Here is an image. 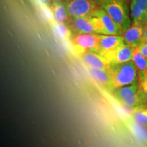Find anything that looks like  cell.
<instances>
[{
  "label": "cell",
  "instance_id": "52a82bcc",
  "mask_svg": "<svg viewBox=\"0 0 147 147\" xmlns=\"http://www.w3.org/2000/svg\"><path fill=\"white\" fill-rule=\"evenodd\" d=\"M100 54L106 59L110 65L124 63L132 61L133 47L124 43L113 50Z\"/></svg>",
  "mask_w": 147,
  "mask_h": 147
},
{
  "label": "cell",
  "instance_id": "d6986e66",
  "mask_svg": "<svg viewBox=\"0 0 147 147\" xmlns=\"http://www.w3.org/2000/svg\"><path fill=\"white\" fill-rule=\"evenodd\" d=\"M138 49L141 52V53L144 55L145 57L147 58V42L143 41L138 47Z\"/></svg>",
  "mask_w": 147,
  "mask_h": 147
},
{
  "label": "cell",
  "instance_id": "7402d4cb",
  "mask_svg": "<svg viewBox=\"0 0 147 147\" xmlns=\"http://www.w3.org/2000/svg\"><path fill=\"white\" fill-rule=\"evenodd\" d=\"M95 1H96V3H97H97H99V2H100V1H102V0H95Z\"/></svg>",
  "mask_w": 147,
  "mask_h": 147
},
{
  "label": "cell",
  "instance_id": "8992f818",
  "mask_svg": "<svg viewBox=\"0 0 147 147\" xmlns=\"http://www.w3.org/2000/svg\"><path fill=\"white\" fill-rule=\"evenodd\" d=\"M99 36L100 34H97L74 35L70 43L78 55L86 51L99 53Z\"/></svg>",
  "mask_w": 147,
  "mask_h": 147
},
{
  "label": "cell",
  "instance_id": "7c38bea8",
  "mask_svg": "<svg viewBox=\"0 0 147 147\" xmlns=\"http://www.w3.org/2000/svg\"><path fill=\"white\" fill-rule=\"evenodd\" d=\"M123 44H124V40L122 36L100 34L98 44L99 53L113 50Z\"/></svg>",
  "mask_w": 147,
  "mask_h": 147
},
{
  "label": "cell",
  "instance_id": "3957f363",
  "mask_svg": "<svg viewBox=\"0 0 147 147\" xmlns=\"http://www.w3.org/2000/svg\"><path fill=\"white\" fill-rule=\"evenodd\" d=\"M113 94L119 102L129 108L143 107L147 102L139 82L117 88L113 91Z\"/></svg>",
  "mask_w": 147,
  "mask_h": 147
},
{
  "label": "cell",
  "instance_id": "ffe728a7",
  "mask_svg": "<svg viewBox=\"0 0 147 147\" xmlns=\"http://www.w3.org/2000/svg\"><path fill=\"white\" fill-rule=\"evenodd\" d=\"M54 0H40V1L42 4L46 5V6H51Z\"/></svg>",
  "mask_w": 147,
  "mask_h": 147
},
{
  "label": "cell",
  "instance_id": "30bf717a",
  "mask_svg": "<svg viewBox=\"0 0 147 147\" xmlns=\"http://www.w3.org/2000/svg\"><path fill=\"white\" fill-rule=\"evenodd\" d=\"M68 25L74 35L97 34L91 16L84 18H70Z\"/></svg>",
  "mask_w": 147,
  "mask_h": 147
},
{
  "label": "cell",
  "instance_id": "ba28073f",
  "mask_svg": "<svg viewBox=\"0 0 147 147\" xmlns=\"http://www.w3.org/2000/svg\"><path fill=\"white\" fill-rule=\"evenodd\" d=\"M78 57L88 68L110 71V65L100 53L86 51L79 54Z\"/></svg>",
  "mask_w": 147,
  "mask_h": 147
},
{
  "label": "cell",
  "instance_id": "277c9868",
  "mask_svg": "<svg viewBox=\"0 0 147 147\" xmlns=\"http://www.w3.org/2000/svg\"><path fill=\"white\" fill-rule=\"evenodd\" d=\"M91 16L97 34L122 36L123 32L101 7L99 6Z\"/></svg>",
  "mask_w": 147,
  "mask_h": 147
},
{
  "label": "cell",
  "instance_id": "44dd1931",
  "mask_svg": "<svg viewBox=\"0 0 147 147\" xmlns=\"http://www.w3.org/2000/svg\"><path fill=\"white\" fill-rule=\"evenodd\" d=\"M143 41L147 42V23L144 27V33H143Z\"/></svg>",
  "mask_w": 147,
  "mask_h": 147
},
{
  "label": "cell",
  "instance_id": "7a4b0ae2",
  "mask_svg": "<svg viewBox=\"0 0 147 147\" xmlns=\"http://www.w3.org/2000/svg\"><path fill=\"white\" fill-rule=\"evenodd\" d=\"M110 72L112 77V92L117 88L139 82L134 62L111 65Z\"/></svg>",
  "mask_w": 147,
  "mask_h": 147
},
{
  "label": "cell",
  "instance_id": "8fae6325",
  "mask_svg": "<svg viewBox=\"0 0 147 147\" xmlns=\"http://www.w3.org/2000/svg\"><path fill=\"white\" fill-rule=\"evenodd\" d=\"M144 26L136 24L131 25L123 32L122 35L124 43L131 47H138L143 42Z\"/></svg>",
  "mask_w": 147,
  "mask_h": 147
},
{
  "label": "cell",
  "instance_id": "5bb4252c",
  "mask_svg": "<svg viewBox=\"0 0 147 147\" xmlns=\"http://www.w3.org/2000/svg\"><path fill=\"white\" fill-rule=\"evenodd\" d=\"M132 61L136 66L140 81L147 76V58L141 53L138 47L133 48Z\"/></svg>",
  "mask_w": 147,
  "mask_h": 147
},
{
  "label": "cell",
  "instance_id": "e0dca14e",
  "mask_svg": "<svg viewBox=\"0 0 147 147\" xmlns=\"http://www.w3.org/2000/svg\"><path fill=\"white\" fill-rule=\"evenodd\" d=\"M55 29L57 32L59 36L64 40H70L72 38L74 34L69 28V25L67 24H61L56 23L55 24Z\"/></svg>",
  "mask_w": 147,
  "mask_h": 147
},
{
  "label": "cell",
  "instance_id": "9c48e42d",
  "mask_svg": "<svg viewBox=\"0 0 147 147\" xmlns=\"http://www.w3.org/2000/svg\"><path fill=\"white\" fill-rule=\"evenodd\" d=\"M132 24L144 26L147 23V0H130Z\"/></svg>",
  "mask_w": 147,
  "mask_h": 147
},
{
  "label": "cell",
  "instance_id": "4fadbf2b",
  "mask_svg": "<svg viewBox=\"0 0 147 147\" xmlns=\"http://www.w3.org/2000/svg\"><path fill=\"white\" fill-rule=\"evenodd\" d=\"M50 7L56 23L68 25L70 17L62 0H54Z\"/></svg>",
  "mask_w": 147,
  "mask_h": 147
},
{
  "label": "cell",
  "instance_id": "2e32d148",
  "mask_svg": "<svg viewBox=\"0 0 147 147\" xmlns=\"http://www.w3.org/2000/svg\"><path fill=\"white\" fill-rule=\"evenodd\" d=\"M132 119L140 125L147 126V108H136L132 113Z\"/></svg>",
  "mask_w": 147,
  "mask_h": 147
},
{
  "label": "cell",
  "instance_id": "9a60e30c",
  "mask_svg": "<svg viewBox=\"0 0 147 147\" xmlns=\"http://www.w3.org/2000/svg\"><path fill=\"white\" fill-rule=\"evenodd\" d=\"M91 76L97 83L107 90L112 91V77L110 71L88 68Z\"/></svg>",
  "mask_w": 147,
  "mask_h": 147
},
{
  "label": "cell",
  "instance_id": "ac0fdd59",
  "mask_svg": "<svg viewBox=\"0 0 147 147\" xmlns=\"http://www.w3.org/2000/svg\"><path fill=\"white\" fill-rule=\"evenodd\" d=\"M139 84L147 100V76L144 79L140 80Z\"/></svg>",
  "mask_w": 147,
  "mask_h": 147
},
{
  "label": "cell",
  "instance_id": "5b68a950",
  "mask_svg": "<svg viewBox=\"0 0 147 147\" xmlns=\"http://www.w3.org/2000/svg\"><path fill=\"white\" fill-rule=\"evenodd\" d=\"M63 3L70 18L89 17L99 7L95 0H70Z\"/></svg>",
  "mask_w": 147,
  "mask_h": 147
},
{
  "label": "cell",
  "instance_id": "603a6c76",
  "mask_svg": "<svg viewBox=\"0 0 147 147\" xmlns=\"http://www.w3.org/2000/svg\"><path fill=\"white\" fill-rule=\"evenodd\" d=\"M62 1H70V0H62Z\"/></svg>",
  "mask_w": 147,
  "mask_h": 147
},
{
  "label": "cell",
  "instance_id": "6da1fadb",
  "mask_svg": "<svg viewBox=\"0 0 147 147\" xmlns=\"http://www.w3.org/2000/svg\"><path fill=\"white\" fill-rule=\"evenodd\" d=\"M97 5L107 12L123 32L131 25L127 0H102Z\"/></svg>",
  "mask_w": 147,
  "mask_h": 147
}]
</instances>
